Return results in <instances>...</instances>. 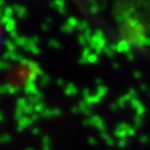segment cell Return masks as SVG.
I'll use <instances>...</instances> for the list:
<instances>
[{"instance_id":"6da1fadb","label":"cell","mask_w":150,"mask_h":150,"mask_svg":"<svg viewBox=\"0 0 150 150\" xmlns=\"http://www.w3.org/2000/svg\"><path fill=\"white\" fill-rule=\"evenodd\" d=\"M1 41H2V29L0 27V43H1Z\"/></svg>"}]
</instances>
